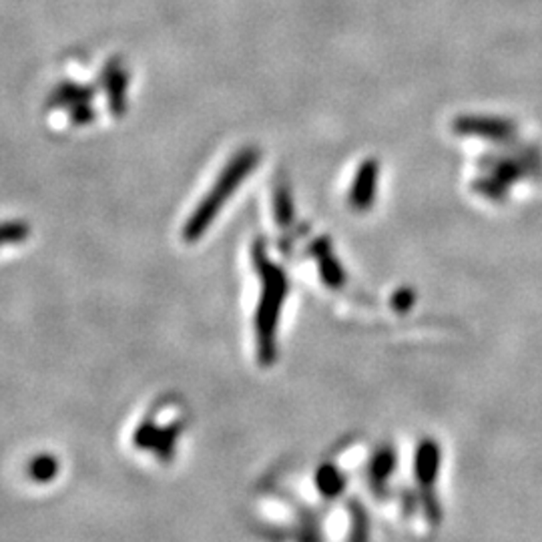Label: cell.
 I'll use <instances>...</instances> for the list:
<instances>
[{
  "instance_id": "30bf717a",
  "label": "cell",
  "mask_w": 542,
  "mask_h": 542,
  "mask_svg": "<svg viewBox=\"0 0 542 542\" xmlns=\"http://www.w3.org/2000/svg\"><path fill=\"white\" fill-rule=\"evenodd\" d=\"M28 478L38 482V484H46L56 478L59 474V462H56L55 457L51 454H41V457H35L26 467Z\"/></svg>"
},
{
  "instance_id": "4fadbf2b",
  "label": "cell",
  "mask_w": 542,
  "mask_h": 542,
  "mask_svg": "<svg viewBox=\"0 0 542 542\" xmlns=\"http://www.w3.org/2000/svg\"><path fill=\"white\" fill-rule=\"evenodd\" d=\"M28 234V229L21 221H11V224L5 226V244H18L23 241Z\"/></svg>"
},
{
  "instance_id": "5b68a950",
  "label": "cell",
  "mask_w": 542,
  "mask_h": 542,
  "mask_svg": "<svg viewBox=\"0 0 542 542\" xmlns=\"http://www.w3.org/2000/svg\"><path fill=\"white\" fill-rule=\"evenodd\" d=\"M376 189H377V163L374 159H367L362 163L360 169L356 173V179L352 183L347 201H350V206L357 211L370 209L376 197Z\"/></svg>"
},
{
  "instance_id": "9c48e42d",
  "label": "cell",
  "mask_w": 542,
  "mask_h": 542,
  "mask_svg": "<svg viewBox=\"0 0 542 542\" xmlns=\"http://www.w3.org/2000/svg\"><path fill=\"white\" fill-rule=\"evenodd\" d=\"M106 79V95H109V105L115 113L123 111L125 103V85H127V76L119 66V63H111L109 69L105 71Z\"/></svg>"
},
{
  "instance_id": "52a82bcc",
  "label": "cell",
  "mask_w": 542,
  "mask_h": 542,
  "mask_svg": "<svg viewBox=\"0 0 542 542\" xmlns=\"http://www.w3.org/2000/svg\"><path fill=\"white\" fill-rule=\"evenodd\" d=\"M314 249V256L319 264V274L324 277V284L334 289H340L346 282L344 271L340 267V261L332 256V247L326 239H317Z\"/></svg>"
},
{
  "instance_id": "6da1fadb",
  "label": "cell",
  "mask_w": 542,
  "mask_h": 542,
  "mask_svg": "<svg viewBox=\"0 0 542 542\" xmlns=\"http://www.w3.org/2000/svg\"><path fill=\"white\" fill-rule=\"evenodd\" d=\"M254 267L259 276V297L254 317V336H256V357L259 366H274L277 360V336L286 297L289 292V282L286 271L276 266L266 254L264 244H256Z\"/></svg>"
},
{
  "instance_id": "ba28073f",
  "label": "cell",
  "mask_w": 542,
  "mask_h": 542,
  "mask_svg": "<svg viewBox=\"0 0 542 542\" xmlns=\"http://www.w3.org/2000/svg\"><path fill=\"white\" fill-rule=\"evenodd\" d=\"M316 487L319 495L336 498L340 497L342 490L346 488V477L334 462H327L316 472Z\"/></svg>"
},
{
  "instance_id": "3957f363",
  "label": "cell",
  "mask_w": 542,
  "mask_h": 542,
  "mask_svg": "<svg viewBox=\"0 0 542 542\" xmlns=\"http://www.w3.org/2000/svg\"><path fill=\"white\" fill-rule=\"evenodd\" d=\"M442 467V450L437 440L424 438L414 454V478L418 484V500L426 520L430 527H438L442 520V508L437 495V482Z\"/></svg>"
},
{
  "instance_id": "7a4b0ae2",
  "label": "cell",
  "mask_w": 542,
  "mask_h": 542,
  "mask_svg": "<svg viewBox=\"0 0 542 542\" xmlns=\"http://www.w3.org/2000/svg\"><path fill=\"white\" fill-rule=\"evenodd\" d=\"M257 163L259 153L251 147L239 151L236 157L227 163V167L221 171V176L213 183L211 191L201 199L197 209L191 213L186 227H183V239H186L187 244H196V241L206 236V231L219 216L221 207H224L229 197L234 196L241 183L247 179V176L254 171Z\"/></svg>"
},
{
  "instance_id": "8fae6325",
  "label": "cell",
  "mask_w": 542,
  "mask_h": 542,
  "mask_svg": "<svg viewBox=\"0 0 542 542\" xmlns=\"http://www.w3.org/2000/svg\"><path fill=\"white\" fill-rule=\"evenodd\" d=\"M93 91L86 89V86H76V85H66L61 86L55 95V101L59 105H73L75 109H81L86 103L91 101Z\"/></svg>"
},
{
  "instance_id": "5bb4252c",
  "label": "cell",
  "mask_w": 542,
  "mask_h": 542,
  "mask_svg": "<svg viewBox=\"0 0 542 542\" xmlns=\"http://www.w3.org/2000/svg\"><path fill=\"white\" fill-rule=\"evenodd\" d=\"M394 304H396V307L402 309V312H406V309L414 304V294L408 292V289H402V292L396 294Z\"/></svg>"
},
{
  "instance_id": "7c38bea8",
  "label": "cell",
  "mask_w": 542,
  "mask_h": 542,
  "mask_svg": "<svg viewBox=\"0 0 542 542\" xmlns=\"http://www.w3.org/2000/svg\"><path fill=\"white\" fill-rule=\"evenodd\" d=\"M276 217L282 226L292 224L294 217V206H292V197H289L287 189H279L276 196Z\"/></svg>"
},
{
  "instance_id": "8992f818",
  "label": "cell",
  "mask_w": 542,
  "mask_h": 542,
  "mask_svg": "<svg viewBox=\"0 0 542 542\" xmlns=\"http://www.w3.org/2000/svg\"><path fill=\"white\" fill-rule=\"evenodd\" d=\"M396 470V452L390 447H384L377 450L370 460V470H367V478H370V488L377 498H384L388 495L390 478Z\"/></svg>"
},
{
  "instance_id": "277c9868",
  "label": "cell",
  "mask_w": 542,
  "mask_h": 542,
  "mask_svg": "<svg viewBox=\"0 0 542 542\" xmlns=\"http://www.w3.org/2000/svg\"><path fill=\"white\" fill-rule=\"evenodd\" d=\"M161 412H153L147 420L139 424V428L133 434V444L139 450L155 452L163 460L169 458L176 450V442L181 432V422L176 418H169L167 422H161Z\"/></svg>"
}]
</instances>
